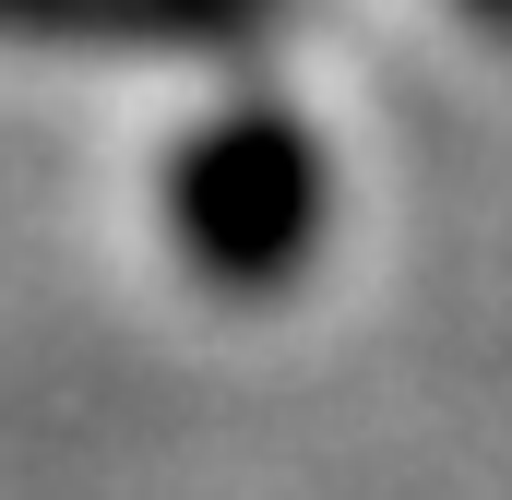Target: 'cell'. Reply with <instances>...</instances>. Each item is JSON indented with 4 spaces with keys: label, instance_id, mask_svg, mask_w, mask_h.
<instances>
[{
    "label": "cell",
    "instance_id": "1",
    "mask_svg": "<svg viewBox=\"0 0 512 500\" xmlns=\"http://www.w3.org/2000/svg\"><path fill=\"white\" fill-rule=\"evenodd\" d=\"M334 227V167L286 108H227L167 155V239L203 286L274 298Z\"/></svg>",
    "mask_w": 512,
    "mask_h": 500
},
{
    "label": "cell",
    "instance_id": "2",
    "mask_svg": "<svg viewBox=\"0 0 512 500\" xmlns=\"http://www.w3.org/2000/svg\"><path fill=\"white\" fill-rule=\"evenodd\" d=\"M286 0H0L12 48H143V60H203L262 48Z\"/></svg>",
    "mask_w": 512,
    "mask_h": 500
},
{
    "label": "cell",
    "instance_id": "3",
    "mask_svg": "<svg viewBox=\"0 0 512 500\" xmlns=\"http://www.w3.org/2000/svg\"><path fill=\"white\" fill-rule=\"evenodd\" d=\"M465 12H477V24H489V36H512V0H465Z\"/></svg>",
    "mask_w": 512,
    "mask_h": 500
}]
</instances>
